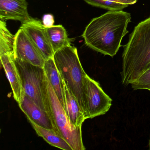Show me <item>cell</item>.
<instances>
[{
    "instance_id": "obj_1",
    "label": "cell",
    "mask_w": 150,
    "mask_h": 150,
    "mask_svg": "<svg viewBox=\"0 0 150 150\" xmlns=\"http://www.w3.org/2000/svg\"><path fill=\"white\" fill-rule=\"evenodd\" d=\"M129 13L109 11L93 18L82 35L85 44L93 50L114 57L119 51L123 38L129 32Z\"/></svg>"
},
{
    "instance_id": "obj_2",
    "label": "cell",
    "mask_w": 150,
    "mask_h": 150,
    "mask_svg": "<svg viewBox=\"0 0 150 150\" xmlns=\"http://www.w3.org/2000/svg\"><path fill=\"white\" fill-rule=\"evenodd\" d=\"M122 58V83L126 86L139 78L150 62V17L135 27L124 46Z\"/></svg>"
},
{
    "instance_id": "obj_3",
    "label": "cell",
    "mask_w": 150,
    "mask_h": 150,
    "mask_svg": "<svg viewBox=\"0 0 150 150\" xmlns=\"http://www.w3.org/2000/svg\"><path fill=\"white\" fill-rule=\"evenodd\" d=\"M62 79L78 100L85 115L84 85L87 74L82 68L77 48L71 45L56 51L53 56Z\"/></svg>"
},
{
    "instance_id": "obj_4",
    "label": "cell",
    "mask_w": 150,
    "mask_h": 150,
    "mask_svg": "<svg viewBox=\"0 0 150 150\" xmlns=\"http://www.w3.org/2000/svg\"><path fill=\"white\" fill-rule=\"evenodd\" d=\"M14 61L21 78L23 92L47 112L53 122L48 96L47 78L43 67L15 58Z\"/></svg>"
},
{
    "instance_id": "obj_5",
    "label": "cell",
    "mask_w": 150,
    "mask_h": 150,
    "mask_svg": "<svg viewBox=\"0 0 150 150\" xmlns=\"http://www.w3.org/2000/svg\"><path fill=\"white\" fill-rule=\"evenodd\" d=\"M47 88L53 122L59 133L69 143L73 150H85L81 129H76L72 126L64 107L48 79Z\"/></svg>"
},
{
    "instance_id": "obj_6",
    "label": "cell",
    "mask_w": 150,
    "mask_h": 150,
    "mask_svg": "<svg viewBox=\"0 0 150 150\" xmlns=\"http://www.w3.org/2000/svg\"><path fill=\"white\" fill-rule=\"evenodd\" d=\"M84 93L86 119L104 115L112 106L111 98L98 82L87 74L84 81Z\"/></svg>"
},
{
    "instance_id": "obj_7",
    "label": "cell",
    "mask_w": 150,
    "mask_h": 150,
    "mask_svg": "<svg viewBox=\"0 0 150 150\" xmlns=\"http://www.w3.org/2000/svg\"><path fill=\"white\" fill-rule=\"evenodd\" d=\"M22 29L45 60L53 58L54 52L46 32V27L38 19L30 17L22 23Z\"/></svg>"
},
{
    "instance_id": "obj_8",
    "label": "cell",
    "mask_w": 150,
    "mask_h": 150,
    "mask_svg": "<svg viewBox=\"0 0 150 150\" xmlns=\"http://www.w3.org/2000/svg\"><path fill=\"white\" fill-rule=\"evenodd\" d=\"M15 38L14 56L34 65L43 67L45 59L22 29L16 32Z\"/></svg>"
},
{
    "instance_id": "obj_9",
    "label": "cell",
    "mask_w": 150,
    "mask_h": 150,
    "mask_svg": "<svg viewBox=\"0 0 150 150\" xmlns=\"http://www.w3.org/2000/svg\"><path fill=\"white\" fill-rule=\"evenodd\" d=\"M19 107L27 116L38 125L45 129H54L58 132L50 115L31 100L23 92H22Z\"/></svg>"
},
{
    "instance_id": "obj_10",
    "label": "cell",
    "mask_w": 150,
    "mask_h": 150,
    "mask_svg": "<svg viewBox=\"0 0 150 150\" xmlns=\"http://www.w3.org/2000/svg\"><path fill=\"white\" fill-rule=\"evenodd\" d=\"M28 8L26 0H0V19L23 23L30 17Z\"/></svg>"
},
{
    "instance_id": "obj_11",
    "label": "cell",
    "mask_w": 150,
    "mask_h": 150,
    "mask_svg": "<svg viewBox=\"0 0 150 150\" xmlns=\"http://www.w3.org/2000/svg\"><path fill=\"white\" fill-rule=\"evenodd\" d=\"M0 59L1 64L5 70L12 88L14 98L18 103L21 100L22 88L21 78L15 63L14 54L0 55Z\"/></svg>"
},
{
    "instance_id": "obj_12",
    "label": "cell",
    "mask_w": 150,
    "mask_h": 150,
    "mask_svg": "<svg viewBox=\"0 0 150 150\" xmlns=\"http://www.w3.org/2000/svg\"><path fill=\"white\" fill-rule=\"evenodd\" d=\"M64 88V109L74 129H81L82 123L86 119L84 111L76 97L67 88L65 83Z\"/></svg>"
},
{
    "instance_id": "obj_13",
    "label": "cell",
    "mask_w": 150,
    "mask_h": 150,
    "mask_svg": "<svg viewBox=\"0 0 150 150\" xmlns=\"http://www.w3.org/2000/svg\"><path fill=\"white\" fill-rule=\"evenodd\" d=\"M43 68L50 84L64 108V82L56 67L53 57L45 60Z\"/></svg>"
},
{
    "instance_id": "obj_14",
    "label": "cell",
    "mask_w": 150,
    "mask_h": 150,
    "mask_svg": "<svg viewBox=\"0 0 150 150\" xmlns=\"http://www.w3.org/2000/svg\"><path fill=\"white\" fill-rule=\"evenodd\" d=\"M28 119L38 135L43 138L48 144L62 150H73L69 143L58 132L54 129L41 127L30 119Z\"/></svg>"
},
{
    "instance_id": "obj_15",
    "label": "cell",
    "mask_w": 150,
    "mask_h": 150,
    "mask_svg": "<svg viewBox=\"0 0 150 150\" xmlns=\"http://www.w3.org/2000/svg\"><path fill=\"white\" fill-rule=\"evenodd\" d=\"M46 32L54 52L65 46L71 45V40L65 28L61 25L46 28Z\"/></svg>"
},
{
    "instance_id": "obj_16",
    "label": "cell",
    "mask_w": 150,
    "mask_h": 150,
    "mask_svg": "<svg viewBox=\"0 0 150 150\" xmlns=\"http://www.w3.org/2000/svg\"><path fill=\"white\" fill-rule=\"evenodd\" d=\"M15 38L8 29L6 21L0 20V55L14 54Z\"/></svg>"
},
{
    "instance_id": "obj_17",
    "label": "cell",
    "mask_w": 150,
    "mask_h": 150,
    "mask_svg": "<svg viewBox=\"0 0 150 150\" xmlns=\"http://www.w3.org/2000/svg\"><path fill=\"white\" fill-rule=\"evenodd\" d=\"M86 3L93 6L107 9L109 11H122L128 6L109 0H84Z\"/></svg>"
},
{
    "instance_id": "obj_18",
    "label": "cell",
    "mask_w": 150,
    "mask_h": 150,
    "mask_svg": "<svg viewBox=\"0 0 150 150\" xmlns=\"http://www.w3.org/2000/svg\"><path fill=\"white\" fill-rule=\"evenodd\" d=\"M131 85L132 89L134 90L146 89L150 91V69L146 71L139 78Z\"/></svg>"
},
{
    "instance_id": "obj_19",
    "label": "cell",
    "mask_w": 150,
    "mask_h": 150,
    "mask_svg": "<svg viewBox=\"0 0 150 150\" xmlns=\"http://www.w3.org/2000/svg\"><path fill=\"white\" fill-rule=\"evenodd\" d=\"M42 23L46 28L53 26L54 18L53 16L51 14L45 15L43 18Z\"/></svg>"
},
{
    "instance_id": "obj_20",
    "label": "cell",
    "mask_w": 150,
    "mask_h": 150,
    "mask_svg": "<svg viewBox=\"0 0 150 150\" xmlns=\"http://www.w3.org/2000/svg\"><path fill=\"white\" fill-rule=\"evenodd\" d=\"M110 1L117 2L127 6L133 5L137 2L138 0H109Z\"/></svg>"
},
{
    "instance_id": "obj_21",
    "label": "cell",
    "mask_w": 150,
    "mask_h": 150,
    "mask_svg": "<svg viewBox=\"0 0 150 150\" xmlns=\"http://www.w3.org/2000/svg\"><path fill=\"white\" fill-rule=\"evenodd\" d=\"M150 62L149 64H147L146 66V67L145 71H147V70H150Z\"/></svg>"
},
{
    "instance_id": "obj_22",
    "label": "cell",
    "mask_w": 150,
    "mask_h": 150,
    "mask_svg": "<svg viewBox=\"0 0 150 150\" xmlns=\"http://www.w3.org/2000/svg\"><path fill=\"white\" fill-rule=\"evenodd\" d=\"M149 150H150V139H149Z\"/></svg>"
}]
</instances>
